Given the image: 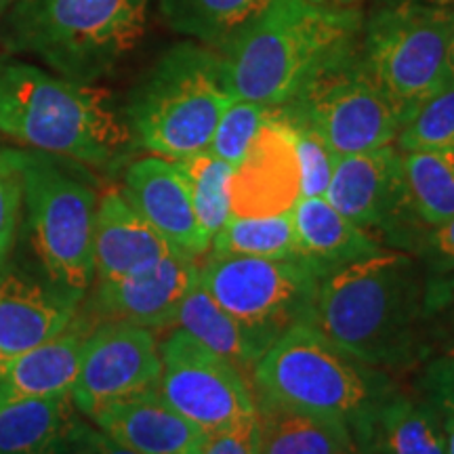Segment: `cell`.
<instances>
[{
    "instance_id": "1",
    "label": "cell",
    "mask_w": 454,
    "mask_h": 454,
    "mask_svg": "<svg viewBox=\"0 0 454 454\" xmlns=\"http://www.w3.org/2000/svg\"><path fill=\"white\" fill-rule=\"evenodd\" d=\"M362 17L309 0H270L217 49L227 93L268 107L288 104L340 57L360 49Z\"/></svg>"
},
{
    "instance_id": "2",
    "label": "cell",
    "mask_w": 454,
    "mask_h": 454,
    "mask_svg": "<svg viewBox=\"0 0 454 454\" xmlns=\"http://www.w3.org/2000/svg\"><path fill=\"white\" fill-rule=\"evenodd\" d=\"M427 282L411 254L381 251L322 278L311 325L362 364H408L429 317Z\"/></svg>"
},
{
    "instance_id": "3",
    "label": "cell",
    "mask_w": 454,
    "mask_h": 454,
    "mask_svg": "<svg viewBox=\"0 0 454 454\" xmlns=\"http://www.w3.org/2000/svg\"><path fill=\"white\" fill-rule=\"evenodd\" d=\"M0 135L95 168L116 164L133 139L107 93L0 55Z\"/></svg>"
},
{
    "instance_id": "4",
    "label": "cell",
    "mask_w": 454,
    "mask_h": 454,
    "mask_svg": "<svg viewBox=\"0 0 454 454\" xmlns=\"http://www.w3.org/2000/svg\"><path fill=\"white\" fill-rule=\"evenodd\" d=\"M152 0H20L0 17V44L89 84L112 72L145 34Z\"/></svg>"
},
{
    "instance_id": "5",
    "label": "cell",
    "mask_w": 454,
    "mask_h": 454,
    "mask_svg": "<svg viewBox=\"0 0 454 454\" xmlns=\"http://www.w3.org/2000/svg\"><path fill=\"white\" fill-rule=\"evenodd\" d=\"M251 379L259 395L343 425L357 446L389 394L366 364L340 351L311 322L282 333L261 354Z\"/></svg>"
},
{
    "instance_id": "6",
    "label": "cell",
    "mask_w": 454,
    "mask_h": 454,
    "mask_svg": "<svg viewBox=\"0 0 454 454\" xmlns=\"http://www.w3.org/2000/svg\"><path fill=\"white\" fill-rule=\"evenodd\" d=\"M227 93L221 59L200 43H179L152 66L129 101V130L144 150L185 160L211 145Z\"/></svg>"
},
{
    "instance_id": "7",
    "label": "cell",
    "mask_w": 454,
    "mask_h": 454,
    "mask_svg": "<svg viewBox=\"0 0 454 454\" xmlns=\"http://www.w3.org/2000/svg\"><path fill=\"white\" fill-rule=\"evenodd\" d=\"M454 4L394 0L362 32L360 59L402 124L452 82Z\"/></svg>"
},
{
    "instance_id": "8",
    "label": "cell",
    "mask_w": 454,
    "mask_h": 454,
    "mask_svg": "<svg viewBox=\"0 0 454 454\" xmlns=\"http://www.w3.org/2000/svg\"><path fill=\"white\" fill-rule=\"evenodd\" d=\"M21 175L34 251L53 291L78 305L95 280L98 194L44 152L11 150Z\"/></svg>"
},
{
    "instance_id": "9",
    "label": "cell",
    "mask_w": 454,
    "mask_h": 454,
    "mask_svg": "<svg viewBox=\"0 0 454 454\" xmlns=\"http://www.w3.org/2000/svg\"><path fill=\"white\" fill-rule=\"evenodd\" d=\"M200 282L265 349L301 322H311L322 276L305 259L208 254Z\"/></svg>"
},
{
    "instance_id": "10",
    "label": "cell",
    "mask_w": 454,
    "mask_h": 454,
    "mask_svg": "<svg viewBox=\"0 0 454 454\" xmlns=\"http://www.w3.org/2000/svg\"><path fill=\"white\" fill-rule=\"evenodd\" d=\"M278 110L314 130L337 158L389 145L402 129L395 107L362 66L360 49L322 67Z\"/></svg>"
},
{
    "instance_id": "11",
    "label": "cell",
    "mask_w": 454,
    "mask_h": 454,
    "mask_svg": "<svg viewBox=\"0 0 454 454\" xmlns=\"http://www.w3.org/2000/svg\"><path fill=\"white\" fill-rule=\"evenodd\" d=\"M160 360L158 394L207 435L254 417L257 397L247 377L184 328L160 345Z\"/></svg>"
},
{
    "instance_id": "12",
    "label": "cell",
    "mask_w": 454,
    "mask_h": 454,
    "mask_svg": "<svg viewBox=\"0 0 454 454\" xmlns=\"http://www.w3.org/2000/svg\"><path fill=\"white\" fill-rule=\"evenodd\" d=\"M160 372V345L150 328L104 322L84 339L72 402L93 419L116 402L156 391Z\"/></svg>"
},
{
    "instance_id": "13",
    "label": "cell",
    "mask_w": 454,
    "mask_h": 454,
    "mask_svg": "<svg viewBox=\"0 0 454 454\" xmlns=\"http://www.w3.org/2000/svg\"><path fill=\"white\" fill-rule=\"evenodd\" d=\"M301 196L297 135L278 107H270L247 154L231 173V217H276L293 213Z\"/></svg>"
},
{
    "instance_id": "14",
    "label": "cell",
    "mask_w": 454,
    "mask_h": 454,
    "mask_svg": "<svg viewBox=\"0 0 454 454\" xmlns=\"http://www.w3.org/2000/svg\"><path fill=\"white\" fill-rule=\"evenodd\" d=\"M325 198L362 230H397L414 215L402 152L391 144L337 158Z\"/></svg>"
},
{
    "instance_id": "15",
    "label": "cell",
    "mask_w": 454,
    "mask_h": 454,
    "mask_svg": "<svg viewBox=\"0 0 454 454\" xmlns=\"http://www.w3.org/2000/svg\"><path fill=\"white\" fill-rule=\"evenodd\" d=\"M200 278L198 257L170 251L150 268L118 280L98 282L93 309L104 322L167 328L175 325L179 308Z\"/></svg>"
},
{
    "instance_id": "16",
    "label": "cell",
    "mask_w": 454,
    "mask_h": 454,
    "mask_svg": "<svg viewBox=\"0 0 454 454\" xmlns=\"http://www.w3.org/2000/svg\"><path fill=\"white\" fill-rule=\"evenodd\" d=\"M122 194L173 248L192 257L211 251V236L196 217L190 185L175 160L152 154L129 164Z\"/></svg>"
},
{
    "instance_id": "17",
    "label": "cell",
    "mask_w": 454,
    "mask_h": 454,
    "mask_svg": "<svg viewBox=\"0 0 454 454\" xmlns=\"http://www.w3.org/2000/svg\"><path fill=\"white\" fill-rule=\"evenodd\" d=\"M90 421L137 454H202L207 434L168 406L156 391L104 408Z\"/></svg>"
},
{
    "instance_id": "18",
    "label": "cell",
    "mask_w": 454,
    "mask_h": 454,
    "mask_svg": "<svg viewBox=\"0 0 454 454\" xmlns=\"http://www.w3.org/2000/svg\"><path fill=\"white\" fill-rule=\"evenodd\" d=\"M177 251L130 207L122 192L107 190L98 200L93 259L98 282L137 274Z\"/></svg>"
},
{
    "instance_id": "19",
    "label": "cell",
    "mask_w": 454,
    "mask_h": 454,
    "mask_svg": "<svg viewBox=\"0 0 454 454\" xmlns=\"http://www.w3.org/2000/svg\"><path fill=\"white\" fill-rule=\"evenodd\" d=\"M76 303L15 270L0 268V356L11 357L64 333Z\"/></svg>"
},
{
    "instance_id": "20",
    "label": "cell",
    "mask_w": 454,
    "mask_h": 454,
    "mask_svg": "<svg viewBox=\"0 0 454 454\" xmlns=\"http://www.w3.org/2000/svg\"><path fill=\"white\" fill-rule=\"evenodd\" d=\"M299 251L322 278L381 253V244L340 215L325 196H301L293 208Z\"/></svg>"
},
{
    "instance_id": "21",
    "label": "cell",
    "mask_w": 454,
    "mask_h": 454,
    "mask_svg": "<svg viewBox=\"0 0 454 454\" xmlns=\"http://www.w3.org/2000/svg\"><path fill=\"white\" fill-rule=\"evenodd\" d=\"M87 334L72 322L57 337L11 357L0 377V406L32 397L72 395Z\"/></svg>"
},
{
    "instance_id": "22",
    "label": "cell",
    "mask_w": 454,
    "mask_h": 454,
    "mask_svg": "<svg viewBox=\"0 0 454 454\" xmlns=\"http://www.w3.org/2000/svg\"><path fill=\"white\" fill-rule=\"evenodd\" d=\"M257 454H357L349 431L316 414L257 397Z\"/></svg>"
},
{
    "instance_id": "23",
    "label": "cell",
    "mask_w": 454,
    "mask_h": 454,
    "mask_svg": "<svg viewBox=\"0 0 454 454\" xmlns=\"http://www.w3.org/2000/svg\"><path fill=\"white\" fill-rule=\"evenodd\" d=\"M368 454H446L444 414L429 402L387 394L362 444Z\"/></svg>"
},
{
    "instance_id": "24",
    "label": "cell",
    "mask_w": 454,
    "mask_h": 454,
    "mask_svg": "<svg viewBox=\"0 0 454 454\" xmlns=\"http://www.w3.org/2000/svg\"><path fill=\"white\" fill-rule=\"evenodd\" d=\"M76 412L70 394L0 406V454H67Z\"/></svg>"
},
{
    "instance_id": "25",
    "label": "cell",
    "mask_w": 454,
    "mask_h": 454,
    "mask_svg": "<svg viewBox=\"0 0 454 454\" xmlns=\"http://www.w3.org/2000/svg\"><path fill=\"white\" fill-rule=\"evenodd\" d=\"M175 325L230 360L244 377H253L254 364L265 351L261 340L207 293L200 278L181 303Z\"/></svg>"
},
{
    "instance_id": "26",
    "label": "cell",
    "mask_w": 454,
    "mask_h": 454,
    "mask_svg": "<svg viewBox=\"0 0 454 454\" xmlns=\"http://www.w3.org/2000/svg\"><path fill=\"white\" fill-rule=\"evenodd\" d=\"M270 0H158L164 21L175 32L217 51Z\"/></svg>"
},
{
    "instance_id": "27",
    "label": "cell",
    "mask_w": 454,
    "mask_h": 454,
    "mask_svg": "<svg viewBox=\"0 0 454 454\" xmlns=\"http://www.w3.org/2000/svg\"><path fill=\"white\" fill-rule=\"evenodd\" d=\"M408 200L421 223L438 227L454 217V152H402Z\"/></svg>"
},
{
    "instance_id": "28",
    "label": "cell",
    "mask_w": 454,
    "mask_h": 454,
    "mask_svg": "<svg viewBox=\"0 0 454 454\" xmlns=\"http://www.w3.org/2000/svg\"><path fill=\"white\" fill-rule=\"evenodd\" d=\"M211 253L238 257L303 259L293 213L276 217H231L213 236Z\"/></svg>"
},
{
    "instance_id": "29",
    "label": "cell",
    "mask_w": 454,
    "mask_h": 454,
    "mask_svg": "<svg viewBox=\"0 0 454 454\" xmlns=\"http://www.w3.org/2000/svg\"><path fill=\"white\" fill-rule=\"evenodd\" d=\"M190 185L196 217L208 236L217 234L230 219V179L234 167L219 160L207 150L185 160H175Z\"/></svg>"
},
{
    "instance_id": "30",
    "label": "cell",
    "mask_w": 454,
    "mask_h": 454,
    "mask_svg": "<svg viewBox=\"0 0 454 454\" xmlns=\"http://www.w3.org/2000/svg\"><path fill=\"white\" fill-rule=\"evenodd\" d=\"M395 141L400 152H454V81L402 124Z\"/></svg>"
},
{
    "instance_id": "31",
    "label": "cell",
    "mask_w": 454,
    "mask_h": 454,
    "mask_svg": "<svg viewBox=\"0 0 454 454\" xmlns=\"http://www.w3.org/2000/svg\"><path fill=\"white\" fill-rule=\"evenodd\" d=\"M270 107L253 104V101L234 99L225 107L223 116L219 118L217 129H215L213 141L208 145V154H213L219 160L238 167L247 154L248 145L257 135L265 116H268Z\"/></svg>"
},
{
    "instance_id": "32",
    "label": "cell",
    "mask_w": 454,
    "mask_h": 454,
    "mask_svg": "<svg viewBox=\"0 0 454 454\" xmlns=\"http://www.w3.org/2000/svg\"><path fill=\"white\" fill-rule=\"evenodd\" d=\"M291 124L294 129V135H297V150L301 162V194L326 196V190L333 179L334 164H337V156H334L331 147L317 137L314 130L305 127V124Z\"/></svg>"
},
{
    "instance_id": "33",
    "label": "cell",
    "mask_w": 454,
    "mask_h": 454,
    "mask_svg": "<svg viewBox=\"0 0 454 454\" xmlns=\"http://www.w3.org/2000/svg\"><path fill=\"white\" fill-rule=\"evenodd\" d=\"M21 207V175L11 150H0V268L15 240Z\"/></svg>"
},
{
    "instance_id": "34",
    "label": "cell",
    "mask_w": 454,
    "mask_h": 454,
    "mask_svg": "<svg viewBox=\"0 0 454 454\" xmlns=\"http://www.w3.org/2000/svg\"><path fill=\"white\" fill-rule=\"evenodd\" d=\"M423 394L442 414H454V349L431 360L425 368Z\"/></svg>"
},
{
    "instance_id": "35",
    "label": "cell",
    "mask_w": 454,
    "mask_h": 454,
    "mask_svg": "<svg viewBox=\"0 0 454 454\" xmlns=\"http://www.w3.org/2000/svg\"><path fill=\"white\" fill-rule=\"evenodd\" d=\"M202 454H257V417L208 434Z\"/></svg>"
},
{
    "instance_id": "36",
    "label": "cell",
    "mask_w": 454,
    "mask_h": 454,
    "mask_svg": "<svg viewBox=\"0 0 454 454\" xmlns=\"http://www.w3.org/2000/svg\"><path fill=\"white\" fill-rule=\"evenodd\" d=\"M423 261L429 278L454 274V217L438 227H431L423 240Z\"/></svg>"
},
{
    "instance_id": "37",
    "label": "cell",
    "mask_w": 454,
    "mask_h": 454,
    "mask_svg": "<svg viewBox=\"0 0 454 454\" xmlns=\"http://www.w3.org/2000/svg\"><path fill=\"white\" fill-rule=\"evenodd\" d=\"M67 454H137L130 448L118 444L110 435H106L99 427L82 423L74 425L70 444H67Z\"/></svg>"
},
{
    "instance_id": "38",
    "label": "cell",
    "mask_w": 454,
    "mask_h": 454,
    "mask_svg": "<svg viewBox=\"0 0 454 454\" xmlns=\"http://www.w3.org/2000/svg\"><path fill=\"white\" fill-rule=\"evenodd\" d=\"M454 305V274L429 278L427 282V314L434 316L438 311Z\"/></svg>"
},
{
    "instance_id": "39",
    "label": "cell",
    "mask_w": 454,
    "mask_h": 454,
    "mask_svg": "<svg viewBox=\"0 0 454 454\" xmlns=\"http://www.w3.org/2000/svg\"><path fill=\"white\" fill-rule=\"evenodd\" d=\"M446 454H454V414H444Z\"/></svg>"
},
{
    "instance_id": "40",
    "label": "cell",
    "mask_w": 454,
    "mask_h": 454,
    "mask_svg": "<svg viewBox=\"0 0 454 454\" xmlns=\"http://www.w3.org/2000/svg\"><path fill=\"white\" fill-rule=\"evenodd\" d=\"M309 3L320 4V7H331V9H351L360 0H309Z\"/></svg>"
},
{
    "instance_id": "41",
    "label": "cell",
    "mask_w": 454,
    "mask_h": 454,
    "mask_svg": "<svg viewBox=\"0 0 454 454\" xmlns=\"http://www.w3.org/2000/svg\"><path fill=\"white\" fill-rule=\"evenodd\" d=\"M450 74L454 81V34H452V43H450Z\"/></svg>"
},
{
    "instance_id": "42",
    "label": "cell",
    "mask_w": 454,
    "mask_h": 454,
    "mask_svg": "<svg viewBox=\"0 0 454 454\" xmlns=\"http://www.w3.org/2000/svg\"><path fill=\"white\" fill-rule=\"evenodd\" d=\"M421 3H434V4H454V0H421Z\"/></svg>"
},
{
    "instance_id": "43",
    "label": "cell",
    "mask_w": 454,
    "mask_h": 454,
    "mask_svg": "<svg viewBox=\"0 0 454 454\" xmlns=\"http://www.w3.org/2000/svg\"><path fill=\"white\" fill-rule=\"evenodd\" d=\"M7 364H9L7 357L0 356V377H3V374H4V368H7Z\"/></svg>"
},
{
    "instance_id": "44",
    "label": "cell",
    "mask_w": 454,
    "mask_h": 454,
    "mask_svg": "<svg viewBox=\"0 0 454 454\" xmlns=\"http://www.w3.org/2000/svg\"><path fill=\"white\" fill-rule=\"evenodd\" d=\"M4 7H7V0H0V15H3Z\"/></svg>"
}]
</instances>
